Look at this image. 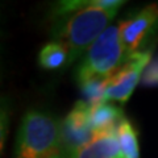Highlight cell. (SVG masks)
<instances>
[{"label": "cell", "instance_id": "obj_10", "mask_svg": "<svg viewBox=\"0 0 158 158\" xmlns=\"http://www.w3.org/2000/svg\"><path fill=\"white\" fill-rule=\"evenodd\" d=\"M117 137L120 142L121 150L127 158H140V150H138V140L135 128L129 121L125 120L121 123L117 129Z\"/></svg>", "mask_w": 158, "mask_h": 158}, {"label": "cell", "instance_id": "obj_3", "mask_svg": "<svg viewBox=\"0 0 158 158\" xmlns=\"http://www.w3.org/2000/svg\"><path fill=\"white\" fill-rule=\"evenodd\" d=\"M128 58L118 25H110L83 56L77 70L78 83L90 79H110Z\"/></svg>", "mask_w": 158, "mask_h": 158}, {"label": "cell", "instance_id": "obj_11", "mask_svg": "<svg viewBox=\"0 0 158 158\" xmlns=\"http://www.w3.org/2000/svg\"><path fill=\"white\" fill-rule=\"evenodd\" d=\"M79 86L83 95V102H86L88 107H94L99 103L106 102L108 79H90L81 83Z\"/></svg>", "mask_w": 158, "mask_h": 158}, {"label": "cell", "instance_id": "obj_2", "mask_svg": "<svg viewBox=\"0 0 158 158\" xmlns=\"http://www.w3.org/2000/svg\"><path fill=\"white\" fill-rule=\"evenodd\" d=\"M61 157V121L46 112H27L16 137L15 158Z\"/></svg>", "mask_w": 158, "mask_h": 158}, {"label": "cell", "instance_id": "obj_5", "mask_svg": "<svg viewBox=\"0 0 158 158\" xmlns=\"http://www.w3.org/2000/svg\"><path fill=\"white\" fill-rule=\"evenodd\" d=\"M152 59V52H137L125 61L118 70L108 79L106 102L125 103L141 81L144 70Z\"/></svg>", "mask_w": 158, "mask_h": 158}, {"label": "cell", "instance_id": "obj_1", "mask_svg": "<svg viewBox=\"0 0 158 158\" xmlns=\"http://www.w3.org/2000/svg\"><path fill=\"white\" fill-rule=\"evenodd\" d=\"M124 3L120 0H65L54 7L56 23L52 28V38L67 50V67L85 56L106 32Z\"/></svg>", "mask_w": 158, "mask_h": 158}, {"label": "cell", "instance_id": "obj_9", "mask_svg": "<svg viewBox=\"0 0 158 158\" xmlns=\"http://www.w3.org/2000/svg\"><path fill=\"white\" fill-rule=\"evenodd\" d=\"M38 63L46 70L66 69L69 63V53L59 42L52 41L46 44L38 53Z\"/></svg>", "mask_w": 158, "mask_h": 158}, {"label": "cell", "instance_id": "obj_7", "mask_svg": "<svg viewBox=\"0 0 158 158\" xmlns=\"http://www.w3.org/2000/svg\"><path fill=\"white\" fill-rule=\"evenodd\" d=\"M124 120L125 117L123 111L110 102H103L90 107V123L96 137L116 133Z\"/></svg>", "mask_w": 158, "mask_h": 158}, {"label": "cell", "instance_id": "obj_4", "mask_svg": "<svg viewBox=\"0 0 158 158\" xmlns=\"http://www.w3.org/2000/svg\"><path fill=\"white\" fill-rule=\"evenodd\" d=\"M95 137L90 123V107L86 102L78 100L61 121V158H69L81 148L94 141Z\"/></svg>", "mask_w": 158, "mask_h": 158}, {"label": "cell", "instance_id": "obj_8", "mask_svg": "<svg viewBox=\"0 0 158 158\" xmlns=\"http://www.w3.org/2000/svg\"><path fill=\"white\" fill-rule=\"evenodd\" d=\"M118 141L117 132L94 138L88 145L81 148L69 158H112L113 146Z\"/></svg>", "mask_w": 158, "mask_h": 158}, {"label": "cell", "instance_id": "obj_12", "mask_svg": "<svg viewBox=\"0 0 158 158\" xmlns=\"http://www.w3.org/2000/svg\"><path fill=\"white\" fill-rule=\"evenodd\" d=\"M141 83L145 87H156L158 86V57L152 58L144 70L141 78Z\"/></svg>", "mask_w": 158, "mask_h": 158}, {"label": "cell", "instance_id": "obj_6", "mask_svg": "<svg viewBox=\"0 0 158 158\" xmlns=\"http://www.w3.org/2000/svg\"><path fill=\"white\" fill-rule=\"evenodd\" d=\"M158 21V6L150 4L142 8L140 12L136 13L131 19H127L118 24L120 36L123 44L127 49L128 56H133L135 53L140 52L138 48L145 41L153 31V27Z\"/></svg>", "mask_w": 158, "mask_h": 158}]
</instances>
